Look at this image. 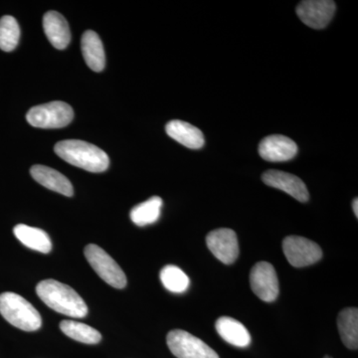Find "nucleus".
Returning a JSON list of instances; mask_svg holds the SVG:
<instances>
[{
    "label": "nucleus",
    "instance_id": "obj_8",
    "mask_svg": "<svg viewBox=\"0 0 358 358\" xmlns=\"http://www.w3.org/2000/svg\"><path fill=\"white\" fill-rule=\"evenodd\" d=\"M250 285L256 296L267 303L277 300L279 296V280L272 264L257 263L250 273Z\"/></svg>",
    "mask_w": 358,
    "mask_h": 358
},
{
    "label": "nucleus",
    "instance_id": "obj_9",
    "mask_svg": "<svg viewBox=\"0 0 358 358\" xmlns=\"http://www.w3.org/2000/svg\"><path fill=\"white\" fill-rule=\"evenodd\" d=\"M300 20L313 29H324L333 20L336 2L331 0H305L296 9Z\"/></svg>",
    "mask_w": 358,
    "mask_h": 358
},
{
    "label": "nucleus",
    "instance_id": "obj_2",
    "mask_svg": "<svg viewBox=\"0 0 358 358\" xmlns=\"http://www.w3.org/2000/svg\"><path fill=\"white\" fill-rule=\"evenodd\" d=\"M56 155L72 166L90 173H103L110 166L108 155L100 148L79 140H66L56 143Z\"/></svg>",
    "mask_w": 358,
    "mask_h": 358
},
{
    "label": "nucleus",
    "instance_id": "obj_6",
    "mask_svg": "<svg viewBox=\"0 0 358 358\" xmlns=\"http://www.w3.org/2000/svg\"><path fill=\"white\" fill-rule=\"evenodd\" d=\"M166 343L178 358H219L217 353L204 341L181 329L169 331Z\"/></svg>",
    "mask_w": 358,
    "mask_h": 358
},
{
    "label": "nucleus",
    "instance_id": "obj_3",
    "mask_svg": "<svg viewBox=\"0 0 358 358\" xmlns=\"http://www.w3.org/2000/svg\"><path fill=\"white\" fill-rule=\"evenodd\" d=\"M0 313L13 327L25 331L41 327V315L31 303L20 294L6 292L0 294Z\"/></svg>",
    "mask_w": 358,
    "mask_h": 358
},
{
    "label": "nucleus",
    "instance_id": "obj_12",
    "mask_svg": "<svg viewBox=\"0 0 358 358\" xmlns=\"http://www.w3.org/2000/svg\"><path fill=\"white\" fill-rule=\"evenodd\" d=\"M262 179L265 185L288 193L298 201L307 202L310 197L307 186L301 178L294 174L271 169L263 173Z\"/></svg>",
    "mask_w": 358,
    "mask_h": 358
},
{
    "label": "nucleus",
    "instance_id": "obj_13",
    "mask_svg": "<svg viewBox=\"0 0 358 358\" xmlns=\"http://www.w3.org/2000/svg\"><path fill=\"white\" fill-rule=\"evenodd\" d=\"M45 34L50 43L59 50H63L69 45L71 32L69 24L62 14L57 11H48L43 17Z\"/></svg>",
    "mask_w": 358,
    "mask_h": 358
},
{
    "label": "nucleus",
    "instance_id": "obj_7",
    "mask_svg": "<svg viewBox=\"0 0 358 358\" xmlns=\"http://www.w3.org/2000/svg\"><path fill=\"white\" fill-rule=\"evenodd\" d=\"M282 251L287 260L296 268L307 267L319 262L322 257L320 247L301 236H288L282 242Z\"/></svg>",
    "mask_w": 358,
    "mask_h": 358
},
{
    "label": "nucleus",
    "instance_id": "obj_23",
    "mask_svg": "<svg viewBox=\"0 0 358 358\" xmlns=\"http://www.w3.org/2000/svg\"><path fill=\"white\" fill-rule=\"evenodd\" d=\"M20 38V28L13 16L0 18V49L6 52L13 51Z\"/></svg>",
    "mask_w": 358,
    "mask_h": 358
},
{
    "label": "nucleus",
    "instance_id": "obj_1",
    "mask_svg": "<svg viewBox=\"0 0 358 358\" xmlns=\"http://www.w3.org/2000/svg\"><path fill=\"white\" fill-rule=\"evenodd\" d=\"M36 293L44 303L55 312L81 319L88 313V307L75 289L55 281L45 280L36 287Z\"/></svg>",
    "mask_w": 358,
    "mask_h": 358
},
{
    "label": "nucleus",
    "instance_id": "obj_17",
    "mask_svg": "<svg viewBox=\"0 0 358 358\" xmlns=\"http://www.w3.org/2000/svg\"><path fill=\"white\" fill-rule=\"evenodd\" d=\"M81 49L90 69L101 72L105 69L106 55L102 41L96 32L88 30L81 40Z\"/></svg>",
    "mask_w": 358,
    "mask_h": 358
},
{
    "label": "nucleus",
    "instance_id": "obj_21",
    "mask_svg": "<svg viewBox=\"0 0 358 358\" xmlns=\"http://www.w3.org/2000/svg\"><path fill=\"white\" fill-rule=\"evenodd\" d=\"M60 329L70 338L86 345H96L102 339V336L94 327L75 320H62Z\"/></svg>",
    "mask_w": 358,
    "mask_h": 358
},
{
    "label": "nucleus",
    "instance_id": "obj_14",
    "mask_svg": "<svg viewBox=\"0 0 358 358\" xmlns=\"http://www.w3.org/2000/svg\"><path fill=\"white\" fill-rule=\"evenodd\" d=\"M30 173L39 185L48 188L52 192L61 193L69 197L74 194V188L69 179L51 167L36 164L31 167Z\"/></svg>",
    "mask_w": 358,
    "mask_h": 358
},
{
    "label": "nucleus",
    "instance_id": "obj_18",
    "mask_svg": "<svg viewBox=\"0 0 358 358\" xmlns=\"http://www.w3.org/2000/svg\"><path fill=\"white\" fill-rule=\"evenodd\" d=\"M13 232L15 237L27 248L45 254L51 251L50 237L45 231L25 224H18L14 227Z\"/></svg>",
    "mask_w": 358,
    "mask_h": 358
},
{
    "label": "nucleus",
    "instance_id": "obj_19",
    "mask_svg": "<svg viewBox=\"0 0 358 358\" xmlns=\"http://www.w3.org/2000/svg\"><path fill=\"white\" fill-rule=\"evenodd\" d=\"M338 327L343 345L350 350H357L358 346V310L348 308L339 313Z\"/></svg>",
    "mask_w": 358,
    "mask_h": 358
},
{
    "label": "nucleus",
    "instance_id": "obj_16",
    "mask_svg": "<svg viewBox=\"0 0 358 358\" xmlns=\"http://www.w3.org/2000/svg\"><path fill=\"white\" fill-rule=\"evenodd\" d=\"M216 331L219 336L230 345L238 348H247L251 343L248 329L237 320L222 317L216 322Z\"/></svg>",
    "mask_w": 358,
    "mask_h": 358
},
{
    "label": "nucleus",
    "instance_id": "obj_11",
    "mask_svg": "<svg viewBox=\"0 0 358 358\" xmlns=\"http://www.w3.org/2000/svg\"><path fill=\"white\" fill-rule=\"evenodd\" d=\"M259 155L271 162H284L293 159L298 154V145L291 138L281 134L267 136L259 145Z\"/></svg>",
    "mask_w": 358,
    "mask_h": 358
},
{
    "label": "nucleus",
    "instance_id": "obj_25",
    "mask_svg": "<svg viewBox=\"0 0 358 358\" xmlns=\"http://www.w3.org/2000/svg\"><path fill=\"white\" fill-rule=\"evenodd\" d=\"M324 358H331V357H324Z\"/></svg>",
    "mask_w": 358,
    "mask_h": 358
},
{
    "label": "nucleus",
    "instance_id": "obj_24",
    "mask_svg": "<svg viewBox=\"0 0 358 358\" xmlns=\"http://www.w3.org/2000/svg\"><path fill=\"white\" fill-rule=\"evenodd\" d=\"M352 208H353V211H355V216H357V217H358V199H355V200H353Z\"/></svg>",
    "mask_w": 358,
    "mask_h": 358
},
{
    "label": "nucleus",
    "instance_id": "obj_22",
    "mask_svg": "<svg viewBox=\"0 0 358 358\" xmlns=\"http://www.w3.org/2000/svg\"><path fill=\"white\" fill-rule=\"evenodd\" d=\"M160 281L164 288L171 293L180 294L189 287L188 275L178 266L167 265L160 271Z\"/></svg>",
    "mask_w": 358,
    "mask_h": 358
},
{
    "label": "nucleus",
    "instance_id": "obj_20",
    "mask_svg": "<svg viewBox=\"0 0 358 358\" xmlns=\"http://www.w3.org/2000/svg\"><path fill=\"white\" fill-rule=\"evenodd\" d=\"M162 203L164 202L160 197L152 196L147 201L136 205L129 214L131 221L140 227L157 222L162 213Z\"/></svg>",
    "mask_w": 358,
    "mask_h": 358
},
{
    "label": "nucleus",
    "instance_id": "obj_15",
    "mask_svg": "<svg viewBox=\"0 0 358 358\" xmlns=\"http://www.w3.org/2000/svg\"><path fill=\"white\" fill-rule=\"evenodd\" d=\"M166 134L174 141L192 150H199L204 145L202 131L189 122L183 121L169 122L166 127Z\"/></svg>",
    "mask_w": 358,
    "mask_h": 358
},
{
    "label": "nucleus",
    "instance_id": "obj_4",
    "mask_svg": "<svg viewBox=\"0 0 358 358\" xmlns=\"http://www.w3.org/2000/svg\"><path fill=\"white\" fill-rule=\"evenodd\" d=\"M74 119V110L67 103L55 102L36 106L29 110L26 120L34 128L61 129L68 126Z\"/></svg>",
    "mask_w": 358,
    "mask_h": 358
},
{
    "label": "nucleus",
    "instance_id": "obj_10",
    "mask_svg": "<svg viewBox=\"0 0 358 358\" xmlns=\"http://www.w3.org/2000/svg\"><path fill=\"white\" fill-rule=\"evenodd\" d=\"M206 244L211 253L226 265L234 263L239 256L236 233L229 228L211 231L207 235Z\"/></svg>",
    "mask_w": 358,
    "mask_h": 358
},
{
    "label": "nucleus",
    "instance_id": "obj_5",
    "mask_svg": "<svg viewBox=\"0 0 358 358\" xmlns=\"http://www.w3.org/2000/svg\"><path fill=\"white\" fill-rule=\"evenodd\" d=\"M84 252L87 261L103 281L115 289L126 287L127 277L124 271L105 250L98 245L89 244Z\"/></svg>",
    "mask_w": 358,
    "mask_h": 358
}]
</instances>
